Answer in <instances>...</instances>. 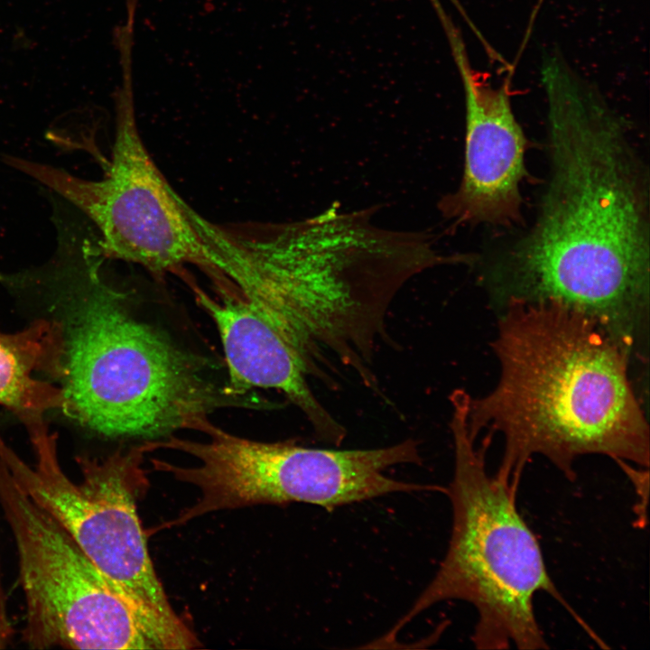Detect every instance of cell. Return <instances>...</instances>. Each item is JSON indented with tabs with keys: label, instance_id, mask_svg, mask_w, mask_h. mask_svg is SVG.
Listing matches in <instances>:
<instances>
[{
	"label": "cell",
	"instance_id": "obj_10",
	"mask_svg": "<svg viewBox=\"0 0 650 650\" xmlns=\"http://www.w3.org/2000/svg\"><path fill=\"white\" fill-rule=\"evenodd\" d=\"M439 17L464 87L466 138L460 183L441 199L438 208L454 226L517 223L526 140L514 115L508 86H494L475 70L451 19L446 13Z\"/></svg>",
	"mask_w": 650,
	"mask_h": 650
},
{
	"label": "cell",
	"instance_id": "obj_12",
	"mask_svg": "<svg viewBox=\"0 0 650 650\" xmlns=\"http://www.w3.org/2000/svg\"><path fill=\"white\" fill-rule=\"evenodd\" d=\"M64 336L60 321L34 320L15 333L0 331V404L23 423L64 406L61 387L36 378L46 373L60 378Z\"/></svg>",
	"mask_w": 650,
	"mask_h": 650
},
{
	"label": "cell",
	"instance_id": "obj_5",
	"mask_svg": "<svg viewBox=\"0 0 650 650\" xmlns=\"http://www.w3.org/2000/svg\"><path fill=\"white\" fill-rule=\"evenodd\" d=\"M469 394L450 396L454 443L452 479L444 492L452 508L447 552L434 577L381 641L395 640L413 618L439 602L470 603L478 621L471 640L478 649L548 648L534 599L543 591L568 605L552 582L539 543L517 510L515 491L486 468L490 442L477 447L468 424Z\"/></svg>",
	"mask_w": 650,
	"mask_h": 650
},
{
	"label": "cell",
	"instance_id": "obj_6",
	"mask_svg": "<svg viewBox=\"0 0 650 650\" xmlns=\"http://www.w3.org/2000/svg\"><path fill=\"white\" fill-rule=\"evenodd\" d=\"M0 507L15 540L33 648L190 649L200 645L170 618L108 578L15 483L0 461Z\"/></svg>",
	"mask_w": 650,
	"mask_h": 650
},
{
	"label": "cell",
	"instance_id": "obj_7",
	"mask_svg": "<svg viewBox=\"0 0 650 650\" xmlns=\"http://www.w3.org/2000/svg\"><path fill=\"white\" fill-rule=\"evenodd\" d=\"M208 440L193 441L171 435L154 448L195 458L184 467L158 459L156 470L199 488L200 497L167 526L207 513L259 504L292 502L328 510L399 492L436 491L438 486L405 482L385 471L402 464H421L419 441L407 439L374 449H320L295 441L265 442L232 434L209 421L201 429Z\"/></svg>",
	"mask_w": 650,
	"mask_h": 650
},
{
	"label": "cell",
	"instance_id": "obj_14",
	"mask_svg": "<svg viewBox=\"0 0 650 650\" xmlns=\"http://www.w3.org/2000/svg\"><path fill=\"white\" fill-rule=\"evenodd\" d=\"M12 635L13 630L7 617L5 596L0 583V649L7 645Z\"/></svg>",
	"mask_w": 650,
	"mask_h": 650
},
{
	"label": "cell",
	"instance_id": "obj_11",
	"mask_svg": "<svg viewBox=\"0 0 650 650\" xmlns=\"http://www.w3.org/2000/svg\"><path fill=\"white\" fill-rule=\"evenodd\" d=\"M197 295L222 342L227 394L244 398L255 388L276 390L302 412L317 438L340 445L345 426L325 407L292 350L254 306L242 296L215 300L202 292Z\"/></svg>",
	"mask_w": 650,
	"mask_h": 650
},
{
	"label": "cell",
	"instance_id": "obj_3",
	"mask_svg": "<svg viewBox=\"0 0 650 650\" xmlns=\"http://www.w3.org/2000/svg\"><path fill=\"white\" fill-rule=\"evenodd\" d=\"M491 347L498 380L483 396L469 395L468 424L476 440L502 437L497 478L516 489L534 455L570 480L585 455L648 468L649 425L631 357L596 321L557 302H510Z\"/></svg>",
	"mask_w": 650,
	"mask_h": 650
},
{
	"label": "cell",
	"instance_id": "obj_9",
	"mask_svg": "<svg viewBox=\"0 0 650 650\" xmlns=\"http://www.w3.org/2000/svg\"><path fill=\"white\" fill-rule=\"evenodd\" d=\"M122 83L116 91V132L105 177L86 181L64 170L7 156L6 162L79 209L98 228L104 258L138 264L153 273L185 264L206 267L189 205L150 156L136 123L132 56H120Z\"/></svg>",
	"mask_w": 650,
	"mask_h": 650
},
{
	"label": "cell",
	"instance_id": "obj_1",
	"mask_svg": "<svg viewBox=\"0 0 650 650\" xmlns=\"http://www.w3.org/2000/svg\"><path fill=\"white\" fill-rule=\"evenodd\" d=\"M549 179L530 230L485 282L501 307L557 302L596 321L631 356L648 331L647 169L622 117L560 53L543 58Z\"/></svg>",
	"mask_w": 650,
	"mask_h": 650
},
{
	"label": "cell",
	"instance_id": "obj_4",
	"mask_svg": "<svg viewBox=\"0 0 650 650\" xmlns=\"http://www.w3.org/2000/svg\"><path fill=\"white\" fill-rule=\"evenodd\" d=\"M58 253L50 274L68 311L60 378L67 415L107 437L155 441L200 432L219 408L257 404L228 395L209 360L135 317L125 294L103 281L94 240Z\"/></svg>",
	"mask_w": 650,
	"mask_h": 650
},
{
	"label": "cell",
	"instance_id": "obj_8",
	"mask_svg": "<svg viewBox=\"0 0 650 650\" xmlns=\"http://www.w3.org/2000/svg\"><path fill=\"white\" fill-rule=\"evenodd\" d=\"M35 455L24 462L0 435V461L20 488L75 541L108 578L163 615L176 616L148 552L136 497L144 486L146 441L103 460L78 459L82 479L60 467L56 434L42 418L24 423Z\"/></svg>",
	"mask_w": 650,
	"mask_h": 650
},
{
	"label": "cell",
	"instance_id": "obj_13",
	"mask_svg": "<svg viewBox=\"0 0 650 650\" xmlns=\"http://www.w3.org/2000/svg\"><path fill=\"white\" fill-rule=\"evenodd\" d=\"M624 472L627 475L631 482L636 487V492L638 498L636 503V513L638 516L640 525H644L643 521L646 520V506L648 497V468L639 467L635 469L630 463L625 461L617 462Z\"/></svg>",
	"mask_w": 650,
	"mask_h": 650
},
{
	"label": "cell",
	"instance_id": "obj_2",
	"mask_svg": "<svg viewBox=\"0 0 650 650\" xmlns=\"http://www.w3.org/2000/svg\"><path fill=\"white\" fill-rule=\"evenodd\" d=\"M376 207L335 204L302 220L229 227L198 215L207 266L228 277L274 329L313 390L376 391L395 296L434 262L423 231L375 224Z\"/></svg>",
	"mask_w": 650,
	"mask_h": 650
}]
</instances>
